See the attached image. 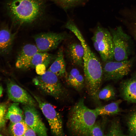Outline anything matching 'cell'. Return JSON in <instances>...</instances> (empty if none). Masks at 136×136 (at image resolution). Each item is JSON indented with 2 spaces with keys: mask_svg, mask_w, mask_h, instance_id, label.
<instances>
[{
  "mask_svg": "<svg viewBox=\"0 0 136 136\" xmlns=\"http://www.w3.org/2000/svg\"><path fill=\"white\" fill-rule=\"evenodd\" d=\"M19 104L16 103L12 104L6 114V119L9 120L11 123H15L24 120L23 112L19 107Z\"/></svg>",
  "mask_w": 136,
  "mask_h": 136,
  "instance_id": "cell-20",
  "label": "cell"
},
{
  "mask_svg": "<svg viewBox=\"0 0 136 136\" xmlns=\"http://www.w3.org/2000/svg\"><path fill=\"white\" fill-rule=\"evenodd\" d=\"M116 96L115 89L111 84L108 85L100 89L98 94V97L100 100L109 101L114 99Z\"/></svg>",
  "mask_w": 136,
  "mask_h": 136,
  "instance_id": "cell-25",
  "label": "cell"
},
{
  "mask_svg": "<svg viewBox=\"0 0 136 136\" xmlns=\"http://www.w3.org/2000/svg\"><path fill=\"white\" fill-rule=\"evenodd\" d=\"M16 34L8 28L0 30V54L7 53L10 50Z\"/></svg>",
  "mask_w": 136,
  "mask_h": 136,
  "instance_id": "cell-17",
  "label": "cell"
},
{
  "mask_svg": "<svg viewBox=\"0 0 136 136\" xmlns=\"http://www.w3.org/2000/svg\"><path fill=\"white\" fill-rule=\"evenodd\" d=\"M135 38L136 40V31H135L134 34Z\"/></svg>",
  "mask_w": 136,
  "mask_h": 136,
  "instance_id": "cell-30",
  "label": "cell"
},
{
  "mask_svg": "<svg viewBox=\"0 0 136 136\" xmlns=\"http://www.w3.org/2000/svg\"><path fill=\"white\" fill-rule=\"evenodd\" d=\"M39 52L36 45L28 44L23 46L18 54L15 63L17 68L26 70L33 55Z\"/></svg>",
  "mask_w": 136,
  "mask_h": 136,
  "instance_id": "cell-13",
  "label": "cell"
},
{
  "mask_svg": "<svg viewBox=\"0 0 136 136\" xmlns=\"http://www.w3.org/2000/svg\"><path fill=\"white\" fill-rule=\"evenodd\" d=\"M119 90L124 100L129 103H136V71L129 78L120 82Z\"/></svg>",
  "mask_w": 136,
  "mask_h": 136,
  "instance_id": "cell-12",
  "label": "cell"
},
{
  "mask_svg": "<svg viewBox=\"0 0 136 136\" xmlns=\"http://www.w3.org/2000/svg\"><path fill=\"white\" fill-rule=\"evenodd\" d=\"M135 24L136 27V18L135 19ZM135 31H136V30Z\"/></svg>",
  "mask_w": 136,
  "mask_h": 136,
  "instance_id": "cell-31",
  "label": "cell"
},
{
  "mask_svg": "<svg viewBox=\"0 0 136 136\" xmlns=\"http://www.w3.org/2000/svg\"><path fill=\"white\" fill-rule=\"evenodd\" d=\"M72 20V19H70V20H68L67 21H68V20ZM67 21L66 22H67ZM65 25H64V27H65Z\"/></svg>",
  "mask_w": 136,
  "mask_h": 136,
  "instance_id": "cell-32",
  "label": "cell"
},
{
  "mask_svg": "<svg viewBox=\"0 0 136 136\" xmlns=\"http://www.w3.org/2000/svg\"><path fill=\"white\" fill-rule=\"evenodd\" d=\"M92 38L93 46L104 62L114 60V47L111 34L107 29L98 23Z\"/></svg>",
  "mask_w": 136,
  "mask_h": 136,
  "instance_id": "cell-4",
  "label": "cell"
},
{
  "mask_svg": "<svg viewBox=\"0 0 136 136\" xmlns=\"http://www.w3.org/2000/svg\"><path fill=\"white\" fill-rule=\"evenodd\" d=\"M7 93L9 98L14 103L36 107L38 106L36 100L25 90L13 81L7 84Z\"/></svg>",
  "mask_w": 136,
  "mask_h": 136,
  "instance_id": "cell-11",
  "label": "cell"
},
{
  "mask_svg": "<svg viewBox=\"0 0 136 136\" xmlns=\"http://www.w3.org/2000/svg\"><path fill=\"white\" fill-rule=\"evenodd\" d=\"M53 57V55L47 52H37L32 58L26 70L35 68L38 65L42 64L47 66Z\"/></svg>",
  "mask_w": 136,
  "mask_h": 136,
  "instance_id": "cell-19",
  "label": "cell"
},
{
  "mask_svg": "<svg viewBox=\"0 0 136 136\" xmlns=\"http://www.w3.org/2000/svg\"><path fill=\"white\" fill-rule=\"evenodd\" d=\"M32 82L43 93L56 99H60L65 94V90L58 77L48 70L34 78Z\"/></svg>",
  "mask_w": 136,
  "mask_h": 136,
  "instance_id": "cell-5",
  "label": "cell"
},
{
  "mask_svg": "<svg viewBox=\"0 0 136 136\" xmlns=\"http://www.w3.org/2000/svg\"><path fill=\"white\" fill-rule=\"evenodd\" d=\"M65 77L68 85L77 91H81L85 87L84 76L77 69H72Z\"/></svg>",
  "mask_w": 136,
  "mask_h": 136,
  "instance_id": "cell-15",
  "label": "cell"
},
{
  "mask_svg": "<svg viewBox=\"0 0 136 136\" xmlns=\"http://www.w3.org/2000/svg\"><path fill=\"white\" fill-rule=\"evenodd\" d=\"M122 100L119 99L106 105L98 106L94 110L98 116H108L118 114L122 111L120 107Z\"/></svg>",
  "mask_w": 136,
  "mask_h": 136,
  "instance_id": "cell-18",
  "label": "cell"
},
{
  "mask_svg": "<svg viewBox=\"0 0 136 136\" xmlns=\"http://www.w3.org/2000/svg\"><path fill=\"white\" fill-rule=\"evenodd\" d=\"M38 106L47 120L52 134L56 136L64 135L61 117L53 106L38 96L32 94Z\"/></svg>",
  "mask_w": 136,
  "mask_h": 136,
  "instance_id": "cell-8",
  "label": "cell"
},
{
  "mask_svg": "<svg viewBox=\"0 0 136 136\" xmlns=\"http://www.w3.org/2000/svg\"><path fill=\"white\" fill-rule=\"evenodd\" d=\"M98 116L94 109L85 105L83 98L80 99L69 112L66 125L70 134L73 136H88Z\"/></svg>",
  "mask_w": 136,
  "mask_h": 136,
  "instance_id": "cell-3",
  "label": "cell"
},
{
  "mask_svg": "<svg viewBox=\"0 0 136 136\" xmlns=\"http://www.w3.org/2000/svg\"><path fill=\"white\" fill-rule=\"evenodd\" d=\"M125 120L128 135L136 136V106L132 108L127 114Z\"/></svg>",
  "mask_w": 136,
  "mask_h": 136,
  "instance_id": "cell-22",
  "label": "cell"
},
{
  "mask_svg": "<svg viewBox=\"0 0 136 136\" xmlns=\"http://www.w3.org/2000/svg\"><path fill=\"white\" fill-rule=\"evenodd\" d=\"M3 89L2 86L1 85H0V97L2 94L3 91Z\"/></svg>",
  "mask_w": 136,
  "mask_h": 136,
  "instance_id": "cell-29",
  "label": "cell"
},
{
  "mask_svg": "<svg viewBox=\"0 0 136 136\" xmlns=\"http://www.w3.org/2000/svg\"><path fill=\"white\" fill-rule=\"evenodd\" d=\"M24 120L27 125L32 128L39 136H47V129L43 122L35 107L23 105Z\"/></svg>",
  "mask_w": 136,
  "mask_h": 136,
  "instance_id": "cell-10",
  "label": "cell"
},
{
  "mask_svg": "<svg viewBox=\"0 0 136 136\" xmlns=\"http://www.w3.org/2000/svg\"><path fill=\"white\" fill-rule=\"evenodd\" d=\"M66 53L72 64L83 66L84 49L80 43L74 42L70 44L67 47Z\"/></svg>",
  "mask_w": 136,
  "mask_h": 136,
  "instance_id": "cell-14",
  "label": "cell"
},
{
  "mask_svg": "<svg viewBox=\"0 0 136 136\" xmlns=\"http://www.w3.org/2000/svg\"><path fill=\"white\" fill-rule=\"evenodd\" d=\"M108 120L107 116H101L100 119L96 120L89 131L88 136H105V130Z\"/></svg>",
  "mask_w": 136,
  "mask_h": 136,
  "instance_id": "cell-21",
  "label": "cell"
},
{
  "mask_svg": "<svg viewBox=\"0 0 136 136\" xmlns=\"http://www.w3.org/2000/svg\"><path fill=\"white\" fill-rule=\"evenodd\" d=\"M106 136H124L125 135L122 129L120 120L118 117L113 118L110 121Z\"/></svg>",
  "mask_w": 136,
  "mask_h": 136,
  "instance_id": "cell-23",
  "label": "cell"
},
{
  "mask_svg": "<svg viewBox=\"0 0 136 136\" xmlns=\"http://www.w3.org/2000/svg\"><path fill=\"white\" fill-rule=\"evenodd\" d=\"M58 77L65 76L66 74V65L62 49H59L55 58L48 70Z\"/></svg>",
  "mask_w": 136,
  "mask_h": 136,
  "instance_id": "cell-16",
  "label": "cell"
},
{
  "mask_svg": "<svg viewBox=\"0 0 136 136\" xmlns=\"http://www.w3.org/2000/svg\"><path fill=\"white\" fill-rule=\"evenodd\" d=\"M46 0H10L7 11L15 25L21 27L35 25L43 20L46 14Z\"/></svg>",
  "mask_w": 136,
  "mask_h": 136,
  "instance_id": "cell-2",
  "label": "cell"
},
{
  "mask_svg": "<svg viewBox=\"0 0 136 136\" xmlns=\"http://www.w3.org/2000/svg\"><path fill=\"white\" fill-rule=\"evenodd\" d=\"M136 60V57L120 61L104 62L102 66L103 79L105 81H118L129 74Z\"/></svg>",
  "mask_w": 136,
  "mask_h": 136,
  "instance_id": "cell-6",
  "label": "cell"
},
{
  "mask_svg": "<svg viewBox=\"0 0 136 136\" xmlns=\"http://www.w3.org/2000/svg\"><path fill=\"white\" fill-rule=\"evenodd\" d=\"M27 125L24 120L15 123H11L9 127V131L14 136H23Z\"/></svg>",
  "mask_w": 136,
  "mask_h": 136,
  "instance_id": "cell-26",
  "label": "cell"
},
{
  "mask_svg": "<svg viewBox=\"0 0 136 136\" xmlns=\"http://www.w3.org/2000/svg\"><path fill=\"white\" fill-rule=\"evenodd\" d=\"M36 132L31 127L27 125L23 136H36Z\"/></svg>",
  "mask_w": 136,
  "mask_h": 136,
  "instance_id": "cell-28",
  "label": "cell"
},
{
  "mask_svg": "<svg viewBox=\"0 0 136 136\" xmlns=\"http://www.w3.org/2000/svg\"><path fill=\"white\" fill-rule=\"evenodd\" d=\"M6 106L4 104L0 105V127L4 126L6 121Z\"/></svg>",
  "mask_w": 136,
  "mask_h": 136,
  "instance_id": "cell-27",
  "label": "cell"
},
{
  "mask_svg": "<svg viewBox=\"0 0 136 136\" xmlns=\"http://www.w3.org/2000/svg\"><path fill=\"white\" fill-rule=\"evenodd\" d=\"M65 32H42L35 35L33 38L39 52H47L56 48L63 41L70 38Z\"/></svg>",
  "mask_w": 136,
  "mask_h": 136,
  "instance_id": "cell-9",
  "label": "cell"
},
{
  "mask_svg": "<svg viewBox=\"0 0 136 136\" xmlns=\"http://www.w3.org/2000/svg\"><path fill=\"white\" fill-rule=\"evenodd\" d=\"M114 47V60L120 61L129 59L132 50L130 37L124 32L121 27L116 29L109 28Z\"/></svg>",
  "mask_w": 136,
  "mask_h": 136,
  "instance_id": "cell-7",
  "label": "cell"
},
{
  "mask_svg": "<svg viewBox=\"0 0 136 136\" xmlns=\"http://www.w3.org/2000/svg\"><path fill=\"white\" fill-rule=\"evenodd\" d=\"M65 11L85 5L88 0H51Z\"/></svg>",
  "mask_w": 136,
  "mask_h": 136,
  "instance_id": "cell-24",
  "label": "cell"
},
{
  "mask_svg": "<svg viewBox=\"0 0 136 136\" xmlns=\"http://www.w3.org/2000/svg\"><path fill=\"white\" fill-rule=\"evenodd\" d=\"M73 33L76 36L84 49L83 67L85 87L93 101L98 105L101 104L98 94L103 79V67L99 60L91 50L78 28Z\"/></svg>",
  "mask_w": 136,
  "mask_h": 136,
  "instance_id": "cell-1",
  "label": "cell"
}]
</instances>
